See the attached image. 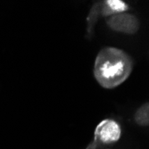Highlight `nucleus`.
<instances>
[{
  "mask_svg": "<svg viewBox=\"0 0 149 149\" xmlns=\"http://www.w3.org/2000/svg\"><path fill=\"white\" fill-rule=\"evenodd\" d=\"M97 135L103 143H113L119 140L120 137V128L114 120H105L98 125Z\"/></svg>",
  "mask_w": 149,
  "mask_h": 149,
  "instance_id": "nucleus-3",
  "label": "nucleus"
},
{
  "mask_svg": "<svg viewBox=\"0 0 149 149\" xmlns=\"http://www.w3.org/2000/svg\"><path fill=\"white\" fill-rule=\"evenodd\" d=\"M133 68L130 56L115 47H104L95 61L94 75L104 88H113L129 78Z\"/></svg>",
  "mask_w": 149,
  "mask_h": 149,
  "instance_id": "nucleus-1",
  "label": "nucleus"
},
{
  "mask_svg": "<svg viewBox=\"0 0 149 149\" xmlns=\"http://www.w3.org/2000/svg\"><path fill=\"white\" fill-rule=\"evenodd\" d=\"M106 3L107 6H109V7L113 12H121L127 8L125 4L120 1H108Z\"/></svg>",
  "mask_w": 149,
  "mask_h": 149,
  "instance_id": "nucleus-5",
  "label": "nucleus"
},
{
  "mask_svg": "<svg viewBox=\"0 0 149 149\" xmlns=\"http://www.w3.org/2000/svg\"><path fill=\"white\" fill-rule=\"evenodd\" d=\"M135 120L140 126H148L149 124V104H143L135 113Z\"/></svg>",
  "mask_w": 149,
  "mask_h": 149,
  "instance_id": "nucleus-4",
  "label": "nucleus"
},
{
  "mask_svg": "<svg viewBox=\"0 0 149 149\" xmlns=\"http://www.w3.org/2000/svg\"><path fill=\"white\" fill-rule=\"evenodd\" d=\"M107 24L112 30L127 34H134L139 29L138 18L130 13H115L107 19Z\"/></svg>",
  "mask_w": 149,
  "mask_h": 149,
  "instance_id": "nucleus-2",
  "label": "nucleus"
}]
</instances>
